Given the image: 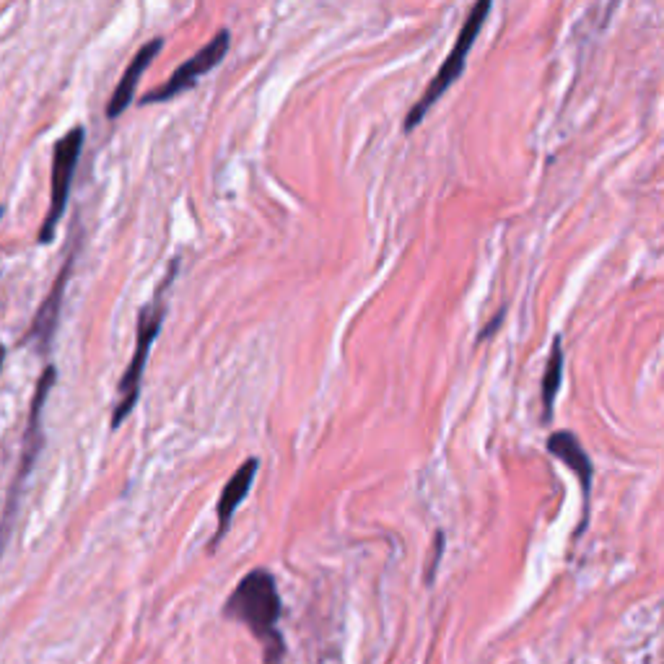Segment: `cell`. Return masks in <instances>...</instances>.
<instances>
[{"label":"cell","mask_w":664,"mask_h":664,"mask_svg":"<svg viewBox=\"0 0 664 664\" xmlns=\"http://www.w3.org/2000/svg\"><path fill=\"white\" fill-rule=\"evenodd\" d=\"M283 602L278 594V581L268 569H255L242 576L237 589L229 594L224 615L249 628L265 652V664H281L286 654V641L281 636Z\"/></svg>","instance_id":"1"},{"label":"cell","mask_w":664,"mask_h":664,"mask_svg":"<svg viewBox=\"0 0 664 664\" xmlns=\"http://www.w3.org/2000/svg\"><path fill=\"white\" fill-rule=\"evenodd\" d=\"M179 268V257H174L172 265H169V273L161 281V286L156 288L154 299L143 304L141 312H138V330H135V353L130 358L128 369L122 371V379L117 384V405L112 410V431L120 428L122 423L128 421V415L133 413L138 400H141L143 390V374H146L148 356H151V348H154L156 338H159V330L166 320V291L172 286V281L177 278Z\"/></svg>","instance_id":"2"},{"label":"cell","mask_w":664,"mask_h":664,"mask_svg":"<svg viewBox=\"0 0 664 664\" xmlns=\"http://www.w3.org/2000/svg\"><path fill=\"white\" fill-rule=\"evenodd\" d=\"M491 11H493V3H488V0L486 3H475V6L470 8L465 24H462L460 34H457V42L452 45V50H449V55L444 58V63H441V68L436 71V76L428 81L426 91H423V94L415 99L413 107H410L408 117H405V122H403L405 133H413V130L418 128L423 120H426L428 112L434 109V104L439 102L441 96L447 94L454 83H457V78L465 73L467 55H470V50H473L475 42H478L480 29H483V24H486L488 16H491Z\"/></svg>","instance_id":"3"},{"label":"cell","mask_w":664,"mask_h":664,"mask_svg":"<svg viewBox=\"0 0 664 664\" xmlns=\"http://www.w3.org/2000/svg\"><path fill=\"white\" fill-rule=\"evenodd\" d=\"M83 141H86V130L81 125L71 128L68 133L55 143L52 148V179H50V208L47 216L39 226V244H50L55 237V229L63 221L68 200H71L73 177H76V166L81 159Z\"/></svg>","instance_id":"4"},{"label":"cell","mask_w":664,"mask_h":664,"mask_svg":"<svg viewBox=\"0 0 664 664\" xmlns=\"http://www.w3.org/2000/svg\"><path fill=\"white\" fill-rule=\"evenodd\" d=\"M58 382V369L55 366H47L42 371V377L37 382V390H34L32 410H29V423H26V434H24V447H21V462H19V473L13 478V488L8 493V506L6 514H3V522H0V550L6 548L8 543V532H11L13 514H16V506H19V493L24 488L26 478L37 465V454L45 444V436H42V408H45L47 397H50L52 387Z\"/></svg>","instance_id":"5"},{"label":"cell","mask_w":664,"mask_h":664,"mask_svg":"<svg viewBox=\"0 0 664 664\" xmlns=\"http://www.w3.org/2000/svg\"><path fill=\"white\" fill-rule=\"evenodd\" d=\"M229 47H231V32L229 29H218L216 37H213L208 45H203L192 58H187L164 83H159L156 89L146 91V94L141 96L143 107H146V104L172 102V99H177L179 94L195 89L200 78H203L208 71H213V68L226 58Z\"/></svg>","instance_id":"6"},{"label":"cell","mask_w":664,"mask_h":664,"mask_svg":"<svg viewBox=\"0 0 664 664\" xmlns=\"http://www.w3.org/2000/svg\"><path fill=\"white\" fill-rule=\"evenodd\" d=\"M76 255L78 252H76V247H73L71 252H68V257H65L58 278H55V283H52L50 294L45 296L39 312L34 314L32 327H29V332H26V343H29V340L37 343L39 353L50 351L52 340H55V330H58V322H60V309H63V299H65V286H68V281H71Z\"/></svg>","instance_id":"7"},{"label":"cell","mask_w":664,"mask_h":664,"mask_svg":"<svg viewBox=\"0 0 664 664\" xmlns=\"http://www.w3.org/2000/svg\"><path fill=\"white\" fill-rule=\"evenodd\" d=\"M548 452L556 457L558 462L569 467L571 473L579 480L581 493H584V522H581V532L587 530V517H589V496H592V480H594V462L589 452L581 447L579 436L574 431H553L545 441Z\"/></svg>","instance_id":"8"},{"label":"cell","mask_w":664,"mask_h":664,"mask_svg":"<svg viewBox=\"0 0 664 664\" xmlns=\"http://www.w3.org/2000/svg\"><path fill=\"white\" fill-rule=\"evenodd\" d=\"M257 470H260V460H257V457H249V460H244L242 465L237 467V473L229 478V483L224 486L221 496H218V504H216L218 527H216V535H213L211 548H218V543H221V540L226 537V532H229L231 522H234V514H237L239 506L244 504V498L249 496V488H252V483H255Z\"/></svg>","instance_id":"9"},{"label":"cell","mask_w":664,"mask_h":664,"mask_svg":"<svg viewBox=\"0 0 664 664\" xmlns=\"http://www.w3.org/2000/svg\"><path fill=\"white\" fill-rule=\"evenodd\" d=\"M161 50H164V37H154L151 42H146L141 50L135 52V58L130 60L128 68H125V73H122L120 83H117L115 94L109 96V104H107L109 120H117L122 112H128V107L133 104V99H135V91H138V83H141L143 73L148 71V65L154 63L156 55H159Z\"/></svg>","instance_id":"10"},{"label":"cell","mask_w":664,"mask_h":664,"mask_svg":"<svg viewBox=\"0 0 664 664\" xmlns=\"http://www.w3.org/2000/svg\"><path fill=\"white\" fill-rule=\"evenodd\" d=\"M563 364H566V353H563V335L553 338L550 345V356L548 364H545L543 382H540V400H543V423L553 421L556 415V400L558 392H561L563 382Z\"/></svg>","instance_id":"11"},{"label":"cell","mask_w":664,"mask_h":664,"mask_svg":"<svg viewBox=\"0 0 664 664\" xmlns=\"http://www.w3.org/2000/svg\"><path fill=\"white\" fill-rule=\"evenodd\" d=\"M504 314H506V312H504V309H501V312H498L496 317H493V320L488 322L486 327H483V332H480V335H478V343H483V340H488V338H491L493 332H496V327L501 325V322H504Z\"/></svg>","instance_id":"12"},{"label":"cell","mask_w":664,"mask_h":664,"mask_svg":"<svg viewBox=\"0 0 664 664\" xmlns=\"http://www.w3.org/2000/svg\"><path fill=\"white\" fill-rule=\"evenodd\" d=\"M441 550H444V532H436V556H434V561H431V569H428V581L434 579V569L439 566Z\"/></svg>","instance_id":"13"},{"label":"cell","mask_w":664,"mask_h":664,"mask_svg":"<svg viewBox=\"0 0 664 664\" xmlns=\"http://www.w3.org/2000/svg\"><path fill=\"white\" fill-rule=\"evenodd\" d=\"M3 361H6V348H0V369H3Z\"/></svg>","instance_id":"14"}]
</instances>
